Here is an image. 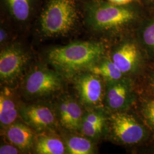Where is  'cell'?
<instances>
[{"label":"cell","mask_w":154,"mask_h":154,"mask_svg":"<svg viewBox=\"0 0 154 154\" xmlns=\"http://www.w3.org/2000/svg\"><path fill=\"white\" fill-rule=\"evenodd\" d=\"M151 12L139 0L125 5L105 0H88L83 4V18L86 25L109 44L135 33Z\"/></svg>","instance_id":"cell-1"},{"label":"cell","mask_w":154,"mask_h":154,"mask_svg":"<svg viewBox=\"0 0 154 154\" xmlns=\"http://www.w3.org/2000/svg\"><path fill=\"white\" fill-rule=\"evenodd\" d=\"M110 44L103 39L77 41L53 48L47 59L65 78L72 79L88 70L109 53Z\"/></svg>","instance_id":"cell-2"},{"label":"cell","mask_w":154,"mask_h":154,"mask_svg":"<svg viewBox=\"0 0 154 154\" xmlns=\"http://www.w3.org/2000/svg\"><path fill=\"white\" fill-rule=\"evenodd\" d=\"M37 15L38 30L43 37H66L83 18V4L81 0H45Z\"/></svg>","instance_id":"cell-3"},{"label":"cell","mask_w":154,"mask_h":154,"mask_svg":"<svg viewBox=\"0 0 154 154\" xmlns=\"http://www.w3.org/2000/svg\"><path fill=\"white\" fill-rule=\"evenodd\" d=\"M154 135L137 111L109 112L108 137L114 143L125 146H138L147 143Z\"/></svg>","instance_id":"cell-4"},{"label":"cell","mask_w":154,"mask_h":154,"mask_svg":"<svg viewBox=\"0 0 154 154\" xmlns=\"http://www.w3.org/2000/svg\"><path fill=\"white\" fill-rule=\"evenodd\" d=\"M109 54L125 77L137 81L143 75L150 62L135 33L124 36L110 44Z\"/></svg>","instance_id":"cell-5"},{"label":"cell","mask_w":154,"mask_h":154,"mask_svg":"<svg viewBox=\"0 0 154 154\" xmlns=\"http://www.w3.org/2000/svg\"><path fill=\"white\" fill-rule=\"evenodd\" d=\"M65 78L59 72L42 65L32 67L22 78L21 91L28 100H42L59 94L64 88Z\"/></svg>","instance_id":"cell-6"},{"label":"cell","mask_w":154,"mask_h":154,"mask_svg":"<svg viewBox=\"0 0 154 154\" xmlns=\"http://www.w3.org/2000/svg\"><path fill=\"white\" fill-rule=\"evenodd\" d=\"M31 60L29 51L16 42L1 48L0 53V79L1 84L10 87L22 79Z\"/></svg>","instance_id":"cell-7"},{"label":"cell","mask_w":154,"mask_h":154,"mask_svg":"<svg viewBox=\"0 0 154 154\" xmlns=\"http://www.w3.org/2000/svg\"><path fill=\"white\" fill-rule=\"evenodd\" d=\"M137 81L124 77L106 81L104 106L109 112L130 110L135 106L140 94Z\"/></svg>","instance_id":"cell-8"},{"label":"cell","mask_w":154,"mask_h":154,"mask_svg":"<svg viewBox=\"0 0 154 154\" xmlns=\"http://www.w3.org/2000/svg\"><path fill=\"white\" fill-rule=\"evenodd\" d=\"M78 99L86 109L105 108L106 81L91 72L79 73L72 78Z\"/></svg>","instance_id":"cell-9"},{"label":"cell","mask_w":154,"mask_h":154,"mask_svg":"<svg viewBox=\"0 0 154 154\" xmlns=\"http://www.w3.org/2000/svg\"><path fill=\"white\" fill-rule=\"evenodd\" d=\"M20 118L35 132L54 131L59 125L54 105L38 102L21 105Z\"/></svg>","instance_id":"cell-10"},{"label":"cell","mask_w":154,"mask_h":154,"mask_svg":"<svg viewBox=\"0 0 154 154\" xmlns=\"http://www.w3.org/2000/svg\"><path fill=\"white\" fill-rule=\"evenodd\" d=\"M54 105L59 125L67 131L79 132L85 111L78 98L70 94H62Z\"/></svg>","instance_id":"cell-11"},{"label":"cell","mask_w":154,"mask_h":154,"mask_svg":"<svg viewBox=\"0 0 154 154\" xmlns=\"http://www.w3.org/2000/svg\"><path fill=\"white\" fill-rule=\"evenodd\" d=\"M109 112L105 108L86 109L79 132L95 141L106 137Z\"/></svg>","instance_id":"cell-12"},{"label":"cell","mask_w":154,"mask_h":154,"mask_svg":"<svg viewBox=\"0 0 154 154\" xmlns=\"http://www.w3.org/2000/svg\"><path fill=\"white\" fill-rule=\"evenodd\" d=\"M3 8L11 21L25 25L37 15L39 0H2Z\"/></svg>","instance_id":"cell-13"},{"label":"cell","mask_w":154,"mask_h":154,"mask_svg":"<svg viewBox=\"0 0 154 154\" xmlns=\"http://www.w3.org/2000/svg\"><path fill=\"white\" fill-rule=\"evenodd\" d=\"M3 130L7 140L22 152H28L34 148L35 131L23 122L16 121Z\"/></svg>","instance_id":"cell-14"},{"label":"cell","mask_w":154,"mask_h":154,"mask_svg":"<svg viewBox=\"0 0 154 154\" xmlns=\"http://www.w3.org/2000/svg\"><path fill=\"white\" fill-rule=\"evenodd\" d=\"M19 105L16 97L10 90L5 86L1 89L0 94V123L1 128L11 125L20 117Z\"/></svg>","instance_id":"cell-15"},{"label":"cell","mask_w":154,"mask_h":154,"mask_svg":"<svg viewBox=\"0 0 154 154\" xmlns=\"http://www.w3.org/2000/svg\"><path fill=\"white\" fill-rule=\"evenodd\" d=\"M135 34L150 61H154V12H151L139 26Z\"/></svg>","instance_id":"cell-16"},{"label":"cell","mask_w":154,"mask_h":154,"mask_svg":"<svg viewBox=\"0 0 154 154\" xmlns=\"http://www.w3.org/2000/svg\"><path fill=\"white\" fill-rule=\"evenodd\" d=\"M34 149L39 154H63L66 153L65 144L60 138L41 134L35 138Z\"/></svg>","instance_id":"cell-17"},{"label":"cell","mask_w":154,"mask_h":154,"mask_svg":"<svg viewBox=\"0 0 154 154\" xmlns=\"http://www.w3.org/2000/svg\"><path fill=\"white\" fill-rule=\"evenodd\" d=\"M135 106L138 114L154 134V95L140 90Z\"/></svg>","instance_id":"cell-18"},{"label":"cell","mask_w":154,"mask_h":154,"mask_svg":"<svg viewBox=\"0 0 154 154\" xmlns=\"http://www.w3.org/2000/svg\"><path fill=\"white\" fill-rule=\"evenodd\" d=\"M88 71L103 78L105 81L116 80L125 77L111 60L109 53Z\"/></svg>","instance_id":"cell-19"},{"label":"cell","mask_w":154,"mask_h":154,"mask_svg":"<svg viewBox=\"0 0 154 154\" xmlns=\"http://www.w3.org/2000/svg\"><path fill=\"white\" fill-rule=\"evenodd\" d=\"M65 144L67 154H91L95 151L93 140L83 135L70 136Z\"/></svg>","instance_id":"cell-20"},{"label":"cell","mask_w":154,"mask_h":154,"mask_svg":"<svg viewBox=\"0 0 154 154\" xmlns=\"http://www.w3.org/2000/svg\"><path fill=\"white\" fill-rule=\"evenodd\" d=\"M144 86L143 90L154 95V61H150L147 69L139 79Z\"/></svg>","instance_id":"cell-21"},{"label":"cell","mask_w":154,"mask_h":154,"mask_svg":"<svg viewBox=\"0 0 154 154\" xmlns=\"http://www.w3.org/2000/svg\"><path fill=\"white\" fill-rule=\"evenodd\" d=\"M12 42L11 31L4 22H1L0 28V45L2 48Z\"/></svg>","instance_id":"cell-22"},{"label":"cell","mask_w":154,"mask_h":154,"mask_svg":"<svg viewBox=\"0 0 154 154\" xmlns=\"http://www.w3.org/2000/svg\"><path fill=\"white\" fill-rule=\"evenodd\" d=\"M21 152L22 151L20 149L11 143L1 145L0 147L1 154H17Z\"/></svg>","instance_id":"cell-23"},{"label":"cell","mask_w":154,"mask_h":154,"mask_svg":"<svg viewBox=\"0 0 154 154\" xmlns=\"http://www.w3.org/2000/svg\"><path fill=\"white\" fill-rule=\"evenodd\" d=\"M107 1L116 5H125L131 4L136 0H107Z\"/></svg>","instance_id":"cell-24"},{"label":"cell","mask_w":154,"mask_h":154,"mask_svg":"<svg viewBox=\"0 0 154 154\" xmlns=\"http://www.w3.org/2000/svg\"><path fill=\"white\" fill-rule=\"evenodd\" d=\"M149 10L154 12V0H139Z\"/></svg>","instance_id":"cell-25"}]
</instances>
